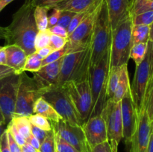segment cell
<instances>
[{
  "label": "cell",
  "mask_w": 153,
  "mask_h": 152,
  "mask_svg": "<svg viewBox=\"0 0 153 152\" xmlns=\"http://www.w3.org/2000/svg\"><path fill=\"white\" fill-rule=\"evenodd\" d=\"M148 49V43H140L133 45L130 52V58L134 61L136 66L140 65L144 59Z\"/></svg>",
  "instance_id": "83f0119b"
},
{
  "label": "cell",
  "mask_w": 153,
  "mask_h": 152,
  "mask_svg": "<svg viewBox=\"0 0 153 152\" xmlns=\"http://www.w3.org/2000/svg\"><path fill=\"white\" fill-rule=\"evenodd\" d=\"M105 0H97L75 31L67 38L66 44L69 53L77 52L90 46V40L97 18Z\"/></svg>",
  "instance_id": "8992f818"
},
{
  "label": "cell",
  "mask_w": 153,
  "mask_h": 152,
  "mask_svg": "<svg viewBox=\"0 0 153 152\" xmlns=\"http://www.w3.org/2000/svg\"><path fill=\"white\" fill-rule=\"evenodd\" d=\"M19 75L13 74L0 80V109L6 125L14 116Z\"/></svg>",
  "instance_id": "7c38bea8"
},
{
  "label": "cell",
  "mask_w": 153,
  "mask_h": 152,
  "mask_svg": "<svg viewBox=\"0 0 153 152\" xmlns=\"http://www.w3.org/2000/svg\"><path fill=\"white\" fill-rule=\"evenodd\" d=\"M25 140H26V142H28V144H30L31 146H33L36 150L39 151L40 146V142L34 136L31 134V135H30Z\"/></svg>",
  "instance_id": "f907efd6"
},
{
  "label": "cell",
  "mask_w": 153,
  "mask_h": 152,
  "mask_svg": "<svg viewBox=\"0 0 153 152\" xmlns=\"http://www.w3.org/2000/svg\"><path fill=\"white\" fill-rule=\"evenodd\" d=\"M55 134L57 152H79L73 145H71L70 143L61 138L58 134H56L55 132Z\"/></svg>",
  "instance_id": "e575fe53"
},
{
  "label": "cell",
  "mask_w": 153,
  "mask_h": 152,
  "mask_svg": "<svg viewBox=\"0 0 153 152\" xmlns=\"http://www.w3.org/2000/svg\"><path fill=\"white\" fill-rule=\"evenodd\" d=\"M62 59L43 66L38 71L33 72V79L40 86L42 92L51 86H57Z\"/></svg>",
  "instance_id": "e0dca14e"
},
{
  "label": "cell",
  "mask_w": 153,
  "mask_h": 152,
  "mask_svg": "<svg viewBox=\"0 0 153 152\" xmlns=\"http://www.w3.org/2000/svg\"><path fill=\"white\" fill-rule=\"evenodd\" d=\"M132 21L131 16L121 22L112 30L110 46L111 66H122L128 64L132 47Z\"/></svg>",
  "instance_id": "5b68a950"
},
{
  "label": "cell",
  "mask_w": 153,
  "mask_h": 152,
  "mask_svg": "<svg viewBox=\"0 0 153 152\" xmlns=\"http://www.w3.org/2000/svg\"><path fill=\"white\" fill-rule=\"evenodd\" d=\"M33 113L42 115L49 119L50 122H58L62 119L57 113L56 110L53 108V107L42 97L39 98L34 103L33 107Z\"/></svg>",
  "instance_id": "44dd1931"
},
{
  "label": "cell",
  "mask_w": 153,
  "mask_h": 152,
  "mask_svg": "<svg viewBox=\"0 0 153 152\" xmlns=\"http://www.w3.org/2000/svg\"><path fill=\"white\" fill-rule=\"evenodd\" d=\"M78 116L83 124L89 119L92 110V95L89 79L79 82L70 81L63 85Z\"/></svg>",
  "instance_id": "ba28073f"
},
{
  "label": "cell",
  "mask_w": 153,
  "mask_h": 152,
  "mask_svg": "<svg viewBox=\"0 0 153 152\" xmlns=\"http://www.w3.org/2000/svg\"><path fill=\"white\" fill-rule=\"evenodd\" d=\"M10 122L14 125L19 134L26 139L31 134V123L28 116H16L14 115Z\"/></svg>",
  "instance_id": "4316f807"
},
{
  "label": "cell",
  "mask_w": 153,
  "mask_h": 152,
  "mask_svg": "<svg viewBox=\"0 0 153 152\" xmlns=\"http://www.w3.org/2000/svg\"><path fill=\"white\" fill-rule=\"evenodd\" d=\"M151 41L148 42V49L140 65L135 69L132 84L130 86L131 98L135 107L136 113L138 116L146 107V93L147 90L148 83L150 77V67H149V51H150Z\"/></svg>",
  "instance_id": "9c48e42d"
},
{
  "label": "cell",
  "mask_w": 153,
  "mask_h": 152,
  "mask_svg": "<svg viewBox=\"0 0 153 152\" xmlns=\"http://www.w3.org/2000/svg\"><path fill=\"white\" fill-rule=\"evenodd\" d=\"M150 29H149V41L152 42L153 41V22L149 26Z\"/></svg>",
  "instance_id": "6f0895ef"
},
{
  "label": "cell",
  "mask_w": 153,
  "mask_h": 152,
  "mask_svg": "<svg viewBox=\"0 0 153 152\" xmlns=\"http://www.w3.org/2000/svg\"><path fill=\"white\" fill-rule=\"evenodd\" d=\"M13 74H15L14 71L10 67L7 66V65L0 64V80Z\"/></svg>",
  "instance_id": "c3c4849f"
},
{
  "label": "cell",
  "mask_w": 153,
  "mask_h": 152,
  "mask_svg": "<svg viewBox=\"0 0 153 152\" xmlns=\"http://www.w3.org/2000/svg\"><path fill=\"white\" fill-rule=\"evenodd\" d=\"M88 10H88L87 11L85 12L77 13L74 15V16H73V19H72L71 22H70V25H69L68 28H67V33H68V37L75 31V29L77 28L78 25H79V24H80V22L83 20V19L85 17L87 13H88Z\"/></svg>",
  "instance_id": "d590c367"
},
{
  "label": "cell",
  "mask_w": 153,
  "mask_h": 152,
  "mask_svg": "<svg viewBox=\"0 0 153 152\" xmlns=\"http://www.w3.org/2000/svg\"><path fill=\"white\" fill-rule=\"evenodd\" d=\"M152 122H153V121H152Z\"/></svg>",
  "instance_id": "003e7915"
},
{
  "label": "cell",
  "mask_w": 153,
  "mask_h": 152,
  "mask_svg": "<svg viewBox=\"0 0 153 152\" xmlns=\"http://www.w3.org/2000/svg\"><path fill=\"white\" fill-rule=\"evenodd\" d=\"M47 29L50 31L52 34H55V35L59 36V37H64L66 39L68 38V33H67V29L60 25H55L50 28H48Z\"/></svg>",
  "instance_id": "b9f144b4"
},
{
  "label": "cell",
  "mask_w": 153,
  "mask_h": 152,
  "mask_svg": "<svg viewBox=\"0 0 153 152\" xmlns=\"http://www.w3.org/2000/svg\"><path fill=\"white\" fill-rule=\"evenodd\" d=\"M90 66V46L82 50L67 54L62 59L57 86H62L68 82H79L88 79Z\"/></svg>",
  "instance_id": "3957f363"
},
{
  "label": "cell",
  "mask_w": 153,
  "mask_h": 152,
  "mask_svg": "<svg viewBox=\"0 0 153 152\" xmlns=\"http://www.w3.org/2000/svg\"><path fill=\"white\" fill-rule=\"evenodd\" d=\"M111 66L110 49L102 59L90 68L89 79L92 95V110L90 117L101 115L108 102V77Z\"/></svg>",
  "instance_id": "7a4b0ae2"
},
{
  "label": "cell",
  "mask_w": 153,
  "mask_h": 152,
  "mask_svg": "<svg viewBox=\"0 0 153 152\" xmlns=\"http://www.w3.org/2000/svg\"><path fill=\"white\" fill-rule=\"evenodd\" d=\"M88 152H92V151H91V148H88Z\"/></svg>",
  "instance_id": "be15d7a7"
},
{
  "label": "cell",
  "mask_w": 153,
  "mask_h": 152,
  "mask_svg": "<svg viewBox=\"0 0 153 152\" xmlns=\"http://www.w3.org/2000/svg\"><path fill=\"white\" fill-rule=\"evenodd\" d=\"M41 97L53 107L64 120L73 125H83L68 95L61 86H53L44 89Z\"/></svg>",
  "instance_id": "30bf717a"
},
{
  "label": "cell",
  "mask_w": 153,
  "mask_h": 152,
  "mask_svg": "<svg viewBox=\"0 0 153 152\" xmlns=\"http://www.w3.org/2000/svg\"><path fill=\"white\" fill-rule=\"evenodd\" d=\"M40 152H57L56 141H55V134L53 129L49 131L46 138L40 143Z\"/></svg>",
  "instance_id": "4dcf8cb0"
},
{
  "label": "cell",
  "mask_w": 153,
  "mask_h": 152,
  "mask_svg": "<svg viewBox=\"0 0 153 152\" xmlns=\"http://www.w3.org/2000/svg\"><path fill=\"white\" fill-rule=\"evenodd\" d=\"M149 10H153V0H130L129 14L131 16Z\"/></svg>",
  "instance_id": "484cf974"
},
{
  "label": "cell",
  "mask_w": 153,
  "mask_h": 152,
  "mask_svg": "<svg viewBox=\"0 0 153 152\" xmlns=\"http://www.w3.org/2000/svg\"><path fill=\"white\" fill-rule=\"evenodd\" d=\"M152 130V122L146 110L137 116L135 131L130 142L129 152H147L149 137Z\"/></svg>",
  "instance_id": "5bb4252c"
},
{
  "label": "cell",
  "mask_w": 153,
  "mask_h": 152,
  "mask_svg": "<svg viewBox=\"0 0 153 152\" xmlns=\"http://www.w3.org/2000/svg\"><path fill=\"white\" fill-rule=\"evenodd\" d=\"M0 152H10L7 140V130H5L0 137Z\"/></svg>",
  "instance_id": "f6af8a7d"
},
{
  "label": "cell",
  "mask_w": 153,
  "mask_h": 152,
  "mask_svg": "<svg viewBox=\"0 0 153 152\" xmlns=\"http://www.w3.org/2000/svg\"><path fill=\"white\" fill-rule=\"evenodd\" d=\"M42 59L36 52L27 56L25 66L23 68V72H36L42 67Z\"/></svg>",
  "instance_id": "f1b7e54d"
},
{
  "label": "cell",
  "mask_w": 153,
  "mask_h": 152,
  "mask_svg": "<svg viewBox=\"0 0 153 152\" xmlns=\"http://www.w3.org/2000/svg\"><path fill=\"white\" fill-rule=\"evenodd\" d=\"M7 130V140H8V145L9 148H10V152H21V148L19 147V145L16 143L15 139H13V136L10 133V131L6 128Z\"/></svg>",
  "instance_id": "ee69618b"
},
{
  "label": "cell",
  "mask_w": 153,
  "mask_h": 152,
  "mask_svg": "<svg viewBox=\"0 0 153 152\" xmlns=\"http://www.w3.org/2000/svg\"><path fill=\"white\" fill-rule=\"evenodd\" d=\"M111 32L105 0L103 2L90 40L91 49V67L95 66L106 52L110 49L111 43Z\"/></svg>",
  "instance_id": "277c9868"
},
{
  "label": "cell",
  "mask_w": 153,
  "mask_h": 152,
  "mask_svg": "<svg viewBox=\"0 0 153 152\" xmlns=\"http://www.w3.org/2000/svg\"><path fill=\"white\" fill-rule=\"evenodd\" d=\"M51 34H52L48 29L45 30V31H38L37 36H36L35 40H34V47H35L36 50L49 46Z\"/></svg>",
  "instance_id": "d6a6232c"
},
{
  "label": "cell",
  "mask_w": 153,
  "mask_h": 152,
  "mask_svg": "<svg viewBox=\"0 0 153 152\" xmlns=\"http://www.w3.org/2000/svg\"><path fill=\"white\" fill-rule=\"evenodd\" d=\"M39 151H37L33 146L28 144V142H25L24 145L21 147V152H37Z\"/></svg>",
  "instance_id": "f5cc1de1"
},
{
  "label": "cell",
  "mask_w": 153,
  "mask_h": 152,
  "mask_svg": "<svg viewBox=\"0 0 153 152\" xmlns=\"http://www.w3.org/2000/svg\"><path fill=\"white\" fill-rule=\"evenodd\" d=\"M62 1H64V0H29L31 4L34 7H36V6H45V7H47L49 9L53 4Z\"/></svg>",
  "instance_id": "7bdbcfd3"
},
{
  "label": "cell",
  "mask_w": 153,
  "mask_h": 152,
  "mask_svg": "<svg viewBox=\"0 0 153 152\" xmlns=\"http://www.w3.org/2000/svg\"><path fill=\"white\" fill-rule=\"evenodd\" d=\"M97 0H64L50 7V10L56 8L61 11H70L77 13L89 10Z\"/></svg>",
  "instance_id": "ffe728a7"
},
{
  "label": "cell",
  "mask_w": 153,
  "mask_h": 152,
  "mask_svg": "<svg viewBox=\"0 0 153 152\" xmlns=\"http://www.w3.org/2000/svg\"><path fill=\"white\" fill-rule=\"evenodd\" d=\"M31 125L46 131H52V125L49 119L38 113H33L28 116Z\"/></svg>",
  "instance_id": "f546056e"
},
{
  "label": "cell",
  "mask_w": 153,
  "mask_h": 152,
  "mask_svg": "<svg viewBox=\"0 0 153 152\" xmlns=\"http://www.w3.org/2000/svg\"><path fill=\"white\" fill-rule=\"evenodd\" d=\"M130 86L131 85H130L129 76H128V64H125V65L121 66L120 77L113 98L111 99L115 102L120 101L123 97L125 95V94L130 89Z\"/></svg>",
  "instance_id": "7402d4cb"
},
{
  "label": "cell",
  "mask_w": 153,
  "mask_h": 152,
  "mask_svg": "<svg viewBox=\"0 0 153 152\" xmlns=\"http://www.w3.org/2000/svg\"><path fill=\"white\" fill-rule=\"evenodd\" d=\"M6 130V128H5V125H1V124H0V137H1V136L2 135L3 133Z\"/></svg>",
  "instance_id": "94428289"
},
{
  "label": "cell",
  "mask_w": 153,
  "mask_h": 152,
  "mask_svg": "<svg viewBox=\"0 0 153 152\" xmlns=\"http://www.w3.org/2000/svg\"><path fill=\"white\" fill-rule=\"evenodd\" d=\"M86 141L91 148L108 141L106 124L102 115L89 118L82 125Z\"/></svg>",
  "instance_id": "2e32d148"
},
{
  "label": "cell",
  "mask_w": 153,
  "mask_h": 152,
  "mask_svg": "<svg viewBox=\"0 0 153 152\" xmlns=\"http://www.w3.org/2000/svg\"><path fill=\"white\" fill-rule=\"evenodd\" d=\"M31 134H32L33 136H34V137L40 141V142L41 143L43 141V139L46 138L49 131L40 129V128H37V127L34 126V125H31Z\"/></svg>",
  "instance_id": "60d3db41"
},
{
  "label": "cell",
  "mask_w": 153,
  "mask_h": 152,
  "mask_svg": "<svg viewBox=\"0 0 153 152\" xmlns=\"http://www.w3.org/2000/svg\"><path fill=\"white\" fill-rule=\"evenodd\" d=\"M2 47H3V46H0V49H1V48H2Z\"/></svg>",
  "instance_id": "e7e4bbea"
},
{
  "label": "cell",
  "mask_w": 153,
  "mask_h": 152,
  "mask_svg": "<svg viewBox=\"0 0 153 152\" xmlns=\"http://www.w3.org/2000/svg\"><path fill=\"white\" fill-rule=\"evenodd\" d=\"M67 54H69V51L67 46L65 45V46H64V48L59 49V50L54 51V52H52L49 56L46 57V58H44V59L42 61V66L51 63L55 62V61L61 59V58H64V57L66 55H67Z\"/></svg>",
  "instance_id": "836d02e7"
},
{
  "label": "cell",
  "mask_w": 153,
  "mask_h": 152,
  "mask_svg": "<svg viewBox=\"0 0 153 152\" xmlns=\"http://www.w3.org/2000/svg\"><path fill=\"white\" fill-rule=\"evenodd\" d=\"M111 30L130 16V0H105Z\"/></svg>",
  "instance_id": "ac0fdd59"
},
{
  "label": "cell",
  "mask_w": 153,
  "mask_h": 152,
  "mask_svg": "<svg viewBox=\"0 0 153 152\" xmlns=\"http://www.w3.org/2000/svg\"><path fill=\"white\" fill-rule=\"evenodd\" d=\"M92 152H113L111 147L108 141L104 142L102 143L97 145L95 147L91 148Z\"/></svg>",
  "instance_id": "bcb514c9"
},
{
  "label": "cell",
  "mask_w": 153,
  "mask_h": 152,
  "mask_svg": "<svg viewBox=\"0 0 153 152\" xmlns=\"http://www.w3.org/2000/svg\"><path fill=\"white\" fill-rule=\"evenodd\" d=\"M34 8L29 0H25L13 13L10 25L0 28V39H4L6 45L19 46L27 55L36 52L34 40L39 31L34 20Z\"/></svg>",
  "instance_id": "6da1fadb"
},
{
  "label": "cell",
  "mask_w": 153,
  "mask_h": 152,
  "mask_svg": "<svg viewBox=\"0 0 153 152\" xmlns=\"http://www.w3.org/2000/svg\"><path fill=\"white\" fill-rule=\"evenodd\" d=\"M121 66H110L108 77V85H107V95L108 98L111 99L113 98L120 77Z\"/></svg>",
  "instance_id": "cb8c5ba5"
},
{
  "label": "cell",
  "mask_w": 153,
  "mask_h": 152,
  "mask_svg": "<svg viewBox=\"0 0 153 152\" xmlns=\"http://www.w3.org/2000/svg\"><path fill=\"white\" fill-rule=\"evenodd\" d=\"M153 86V76L149 79V83H148V86H147V90H146V99H147V96L149 95V92L150 91L151 88Z\"/></svg>",
  "instance_id": "9f6ffc18"
},
{
  "label": "cell",
  "mask_w": 153,
  "mask_h": 152,
  "mask_svg": "<svg viewBox=\"0 0 153 152\" xmlns=\"http://www.w3.org/2000/svg\"><path fill=\"white\" fill-rule=\"evenodd\" d=\"M4 8V7H3V6L1 5V4H0V12H1V10H2Z\"/></svg>",
  "instance_id": "6125c7cd"
},
{
  "label": "cell",
  "mask_w": 153,
  "mask_h": 152,
  "mask_svg": "<svg viewBox=\"0 0 153 152\" xmlns=\"http://www.w3.org/2000/svg\"><path fill=\"white\" fill-rule=\"evenodd\" d=\"M131 18L132 21V25H143L150 26L151 24L153 22V10L143 12L136 16H131Z\"/></svg>",
  "instance_id": "1f68e13d"
},
{
  "label": "cell",
  "mask_w": 153,
  "mask_h": 152,
  "mask_svg": "<svg viewBox=\"0 0 153 152\" xmlns=\"http://www.w3.org/2000/svg\"><path fill=\"white\" fill-rule=\"evenodd\" d=\"M145 110H146L148 116H149V119L151 122L153 121V86L151 88L150 91L149 92V95L147 96V99H146V107H145Z\"/></svg>",
  "instance_id": "ab89813d"
},
{
  "label": "cell",
  "mask_w": 153,
  "mask_h": 152,
  "mask_svg": "<svg viewBox=\"0 0 153 152\" xmlns=\"http://www.w3.org/2000/svg\"><path fill=\"white\" fill-rule=\"evenodd\" d=\"M149 29L150 28L149 25H132V29H131L132 44L148 43L149 41Z\"/></svg>",
  "instance_id": "d4e9b609"
},
{
  "label": "cell",
  "mask_w": 153,
  "mask_h": 152,
  "mask_svg": "<svg viewBox=\"0 0 153 152\" xmlns=\"http://www.w3.org/2000/svg\"><path fill=\"white\" fill-rule=\"evenodd\" d=\"M75 14L76 13H73V12L61 11V16H60L59 19H58L57 25L67 29V28H68L69 25H70V22H71L72 19H73Z\"/></svg>",
  "instance_id": "f35d334b"
},
{
  "label": "cell",
  "mask_w": 153,
  "mask_h": 152,
  "mask_svg": "<svg viewBox=\"0 0 153 152\" xmlns=\"http://www.w3.org/2000/svg\"><path fill=\"white\" fill-rule=\"evenodd\" d=\"M106 124L108 142L112 151L118 152V146L123 139V122L121 116V103L108 100L105 107L102 113Z\"/></svg>",
  "instance_id": "8fae6325"
},
{
  "label": "cell",
  "mask_w": 153,
  "mask_h": 152,
  "mask_svg": "<svg viewBox=\"0 0 153 152\" xmlns=\"http://www.w3.org/2000/svg\"><path fill=\"white\" fill-rule=\"evenodd\" d=\"M149 67H150V77L153 76V41L151 42L150 51H149Z\"/></svg>",
  "instance_id": "816d5d0a"
},
{
  "label": "cell",
  "mask_w": 153,
  "mask_h": 152,
  "mask_svg": "<svg viewBox=\"0 0 153 152\" xmlns=\"http://www.w3.org/2000/svg\"><path fill=\"white\" fill-rule=\"evenodd\" d=\"M6 128L10 131L11 135L13 136V139H14L15 141L16 142V143L19 145V147L21 148L22 145H25V143L26 142V140H25V139L19 134V131H18L17 129L16 128V127L14 126V125H13L11 122H10L7 124V128Z\"/></svg>",
  "instance_id": "74e56055"
},
{
  "label": "cell",
  "mask_w": 153,
  "mask_h": 152,
  "mask_svg": "<svg viewBox=\"0 0 153 152\" xmlns=\"http://www.w3.org/2000/svg\"><path fill=\"white\" fill-rule=\"evenodd\" d=\"M49 9L45 6H36L34 8V17L39 31H45L48 28Z\"/></svg>",
  "instance_id": "603a6c76"
},
{
  "label": "cell",
  "mask_w": 153,
  "mask_h": 152,
  "mask_svg": "<svg viewBox=\"0 0 153 152\" xmlns=\"http://www.w3.org/2000/svg\"><path fill=\"white\" fill-rule=\"evenodd\" d=\"M120 103L123 122V139L125 140L126 145H129L137 122V115L131 98L130 89L123 97Z\"/></svg>",
  "instance_id": "9a60e30c"
},
{
  "label": "cell",
  "mask_w": 153,
  "mask_h": 152,
  "mask_svg": "<svg viewBox=\"0 0 153 152\" xmlns=\"http://www.w3.org/2000/svg\"><path fill=\"white\" fill-rule=\"evenodd\" d=\"M0 124H1V125H6L5 121H4V116H3L2 113H1V109H0Z\"/></svg>",
  "instance_id": "91938a15"
},
{
  "label": "cell",
  "mask_w": 153,
  "mask_h": 152,
  "mask_svg": "<svg viewBox=\"0 0 153 152\" xmlns=\"http://www.w3.org/2000/svg\"><path fill=\"white\" fill-rule=\"evenodd\" d=\"M7 62V58H6V52L4 46L0 49V64L1 65H6Z\"/></svg>",
  "instance_id": "db71d44e"
},
{
  "label": "cell",
  "mask_w": 153,
  "mask_h": 152,
  "mask_svg": "<svg viewBox=\"0 0 153 152\" xmlns=\"http://www.w3.org/2000/svg\"><path fill=\"white\" fill-rule=\"evenodd\" d=\"M52 52H53V51L51 49L50 46H49L44 48H41V49H37V50H36L35 52L43 60L44 58H46V57L49 56Z\"/></svg>",
  "instance_id": "681fc988"
},
{
  "label": "cell",
  "mask_w": 153,
  "mask_h": 152,
  "mask_svg": "<svg viewBox=\"0 0 153 152\" xmlns=\"http://www.w3.org/2000/svg\"><path fill=\"white\" fill-rule=\"evenodd\" d=\"M52 13L50 16H49V25H48V28L54 26V25H57L58 19H59L60 16H61V11L58 9L53 8L52 9Z\"/></svg>",
  "instance_id": "7dc6e473"
},
{
  "label": "cell",
  "mask_w": 153,
  "mask_h": 152,
  "mask_svg": "<svg viewBox=\"0 0 153 152\" xmlns=\"http://www.w3.org/2000/svg\"><path fill=\"white\" fill-rule=\"evenodd\" d=\"M147 152H153V122H152V130H151L150 137H149V145H148Z\"/></svg>",
  "instance_id": "11a10c76"
},
{
  "label": "cell",
  "mask_w": 153,
  "mask_h": 152,
  "mask_svg": "<svg viewBox=\"0 0 153 152\" xmlns=\"http://www.w3.org/2000/svg\"><path fill=\"white\" fill-rule=\"evenodd\" d=\"M52 128L79 152H88L89 145L86 141L82 125H73L61 119L58 122H51Z\"/></svg>",
  "instance_id": "4fadbf2b"
},
{
  "label": "cell",
  "mask_w": 153,
  "mask_h": 152,
  "mask_svg": "<svg viewBox=\"0 0 153 152\" xmlns=\"http://www.w3.org/2000/svg\"><path fill=\"white\" fill-rule=\"evenodd\" d=\"M41 96V89L33 77H28L25 72L19 74L14 115L29 116L33 114L34 103Z\"/></svg>",
  "instance_id": "52a82bcc"
},
{
  "label": "cell",
  "mask_w": 153,
  "mask_h": 152,
  "mask_svg": "<svg viewBox=\"0 0 153 152\" xmlns=\"http://www.w3.org/2000/svg\"><path fill=\"white\" fill-rule=\"evenodd\" d=\"M67 39L55 35V34H51L49 46H50L53 52L54 51L59 50V49L64 48L65 45L67 44Z\"/></svg>",
  "instance_id": "8d00e7d4"
},
{
  "label": "cell",
  "mask_w": 153,
  "mask_h": 152,
  "mask_svg": "<svg viewBox=\"0 0 153 152\" xmlns=\"http://www.w3.org/2000/svg\"><path fill=\"white\" fill-rule=\"evenodd\" d=\"M13 0H0V4L3 6V7H5L8 4H10V2H12Z\"/></svg>",
  "instance_id": "680465c9"
},
{
  "label": "cell",
  "mask_w": 153,
  "mask_h": 152,
  "mask_svg": "<svg viewBox=\"0 0 153 152\" xmlns=\"http://www.w3.org/2000/svg\"><path fill=\"white\" fill-rule=\"evenodd\" d=\"M37 152H40V151H37Z\"/></svg>",
  "instance_id": "03108f58"
},
{
  "label": "cell",
  "mask_w": 153,
  "mask_h": 152,
  "mask_svg": "<svg viewBox=\"0 0 153 152\" xmlns=\"http://www.w3.org/2000/svg\"><path fill=\"white\" fill-rule=\"evenodd\" d=\"M7 62L6 65L14 71L15 74L23 72V68L28 55L25 51L16 45H5Z\"/></svg>",
  "instance_id": "d6986e66"
}]
</instances>
